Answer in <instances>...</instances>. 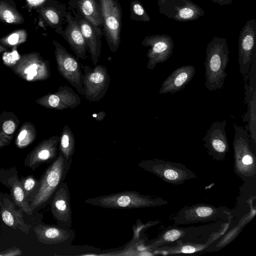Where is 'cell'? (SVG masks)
<instances>
[{
	"label": "cell",
	"instance_id": "obj_16",
	"mask_svg": "<svg viewBox=\"0 0 256 256\" xmlns=\"http://www.w3.org/2000/svg\"><path fill=\"white\" fill-rule=\"evenodd\" d=\"M36 102L45 108L63 110L77 107L81 103V98L72 88L64 86H60L56 92L49 93Z\"/></svg>",
	"mask_w": 256,
	"mask_h": 256
},
{
	"label": "cell",
	"instance_id": "obj_3",
	"mask_svg": "<svg viewBox=\"0 0 256 256\" xmlns=\"http://www.w3.org/2000/svg\"><path fill=\"white\" fill-rule=\"evenodd\" d=\"M160 198L141 194L136 191H124L86 199L84 202L106 208L132 209L154 206L164 204Z\"/></svg>",
	"mask_w": 256,
	"mask_h": 256
},
{
	"label": "cell",
	"instance_id": "obj_7",
	"mask_svg": "<svg viewBox=\"0 0 256 256\" xmlns=\"http://www.w3.org/2000/svg\"><path fill=\"white\" fill-rule=\"evenodd\" d=\"M84 72L82 78L84 96L90 102H99L106 94L110 82L107 68L100 64L94 68L85 66Z\"/></svg>",
	"mask_w": 256,
	"mask_h": 256
},
{
	"label": "cell",
	"instance_id": "obj_13",
	"mask_svg": "<svg viewBox=\"0 0 256 256\" xmlns=\"http://www.w3.org/2000/svg\"><path fill=\"white\" fill-rule=\"evenodd\" d=\"M142 44L150 47L146 54V68L150 70H154L156 64L166 61L172 55L174 48L172 39L167 34L146 36Z\"/></svg>",
	"mask_w": 256,
	"mask_h": 256
},
{
	"label": "cell",
	"instance_id": "obj_17",
	"mask_svg": "<svg viewBox=\"0 0 256 256\" xmlns=\"http://www.w3.org/2000/svg\"><path fill=\"white\" fill-rule=\"evenodd\" d=\"M66 23L64 28L58 34L68 42L76 58L86 59L88 47L77 20L70 11H68Z\"/></svg>",
	"mask_w": 256,
	"mask_h": 256
},
{
	"label": "cell",
	"instance_id": "obj_4",
	"mask_svg": "<svg viewBox=\"0 0 256 256\" xmlns=\"http://www.w3.org/2000/svg\"><path fill=\"white\" fill-rule=\"evenodd\" d=\"M233 126L235 168L240 176H251L256 172V156L248 131L242 126L234 123H233Z\"/></svg>",
	"mask_w": 256,
	"mask_h": 256
},
{
	"label": "cell",
	"instance_id": "obj_18",
	"mask_svg": "<svg viewBox=\"0 0 256 256\" xmlns=\"http://www.w3.org/2000/svg\"><path fill=\"white\" fill-rule=\"evenodd\" d=\"M60 136H52L40 142L27 156L24 164L35 170L40 165L54 161L58 156Z\"/></svg>",
	"mask_w": 256,
	"mask_h": 256
},
{
	"label": "cell",
	"instance_id": "obj_19",
	"mask_svg": "<svg viewBox=\"0 0 256 256\" xmlns=\"http://www.w3.org/2000/svg\"><path fill=\"white\" fill-rule=\"evenodd\" d=\"M34 231L38 241L46 244H69L75 237V232L71 228L58 225L40 224L34 228Z\"/></svg>",
	"mask_w": 256,
	"mask_h": 256
},
{
	"label": "cell",
	"instance_id": "obj_21",
	"mask_svg": "<svg viewBox=\"0 0 256 256\" xmlns=\"http://www.w3.org/2000/svg\"><path fill=\"white\" fill-rule=\"evenodd\" d=\"M222 211L206 204H198L180 210L176 216L177 223L190 224L216 219Z\"/></svg>",
	"mask_w": 256,
	"mask_h": 256
},
{
	"label": "cell",
	"instance_id": "obj_6",
	"mask_svg": "<svg viewBox=\"0 0 256 256\" xmlns=\"http://www.w3.org/2000/svg\"><path fill=\"white\" fill-rule=\"evenodd\" d=\"M138 165L145 170L172 184H182L186 180L196 177L192 172L184 165L163 160L154 158L142 160Z\"/></svg>",
	"mask_w": 256,
	"mask_h": 256
},
{
	"label": "cell",
	"instance_id": "obj_1",
	"mask_svg": "<svg viewBox=\"0 0 256 256\" xmlns=\"http://www.w3.org/2000/svg\"><path fill=\"white\" fill-rule=\"evenodd\" d=\"M206 54V87L208 91L220 90L227 76L225 70L229 61L226 40L214 36L208 44Z\"/></svg>",
	"mask_w": 256,
	"mask_h": 256
},
{
	"label": "cell",
	"instance_id": "obj_31",
	"mask_svg": "<svg viewBox=\"0 0 256 256\" xmlns=\"http://www.w3.org/2000/svg\"><path fill=\"white\" fill-rule=\"evenodd\" d=\"M27 36V33L24 30H18L2 38L0 40V42L8 46H16L24 42Z\"/></svg>",
	"mask_w": 256,
	"mask_h": 256
},
{
	"label": "cell",
	"instance_id": "obj_14",
	"mask_svg": "<svg viewBox=\"0 0 256 256\" xmlns=\"http://www.w3.org/2000/svg\"><path fill=\"white\" fill-rule=\"evenodd\" d=\"M226 120L214 122L202 138L204 146L214 159L223 160L229 151L228 140L225 128Z\"/></svg>",
	"mask_w": 256,
	"mask_h": 256
},
{
	"label": "cell",
	"instance_id": "obj_27",
	"mask_svg": "<svg viewBox=\"0 0 256 256\" xmlns=\"http://www.w3.org/2000/svg\"><path fill=\"white\" fill-rule=\"evenodd\" d=\"M75 143L73 132L68 125H65L60 136L59 152L62 154L70 164L75 150Z\"/></svg>",
	"mask_w": 256,
	"mask_h": 256
},
{
	"label": "cell",
	"instance_id": "obj_5",
	"mask_svg": "<svg viewBox=\"0 0 256 256\" xmlns=\"http://www.w3.org/2000/svg\"><path fill=\"white\" fill-rule=\"evenodd\" d=\"M104 36L111 52L118 50L120 42L122 9L118 0H100Z\"/></svg>",
	"mask_w": 256,
	"mask_h": 256
},
{
	"label": "cell",
	"instance_id": "obj_2",
	"mask_svg": "<svg viewBox=\"0 0 256 256\" xmlns=\"http://www.w3.org/2000/svg\"><path fill=\"white\" fill-rule=\"evenodd\" d=\"M70 165L59 152L40 180L36 194L30 204L32 210L52 200L56 190L65 180Z\"/></svg>",
	"mask_w": 256,
	"mask_h": 256
},
{
	"label": "cell",
	"instance_id": "obj_24",
	"mask_svg": "<svg viewBox=\"0 0 256 256\" xmlns=\"http://www.w3.org/2000/svg\"><path fill=\"white\" fill-rule=\"evenodd\" d=\"M71 8L98 28L102 27V17L100 0H70Z\"/></svg>",
	"mask_w": 256,
	"mask_h": 256
},
{
	"label": "cell",
	"instance_id": "obj_22",
	"mask_svg": "<svg viewBox=\"0 0 256 256\" xmlns=\"http://www.w3.org/2000/svg\"><path fill=\"white\" fill-rule=\"evenodd\" d=\"M196 73L192 65L182 66L174 70L162 82L159 90L160 94H174L186 87Z\"/></svg>",
	"mask_w": 256,
	"mask_h": 256
},
{
	"label": "cell",
	"instance_id": "obj_30",
	"mask_svg": "<svg viewBox=\"0 0 256 256\" xmlns=\"http://www.w3.org/2000/svg\"><path fill=\"white\" fill-rule=\"evenodd\" d=\"M34 130L29 125L22 126L16 141V145L18 148H26L32 142L36 136V131L32 132Z\"/></svg>",
	"mask_w": 256,
	"mask_h": 256
},
{
	"label": "cell",
	"instance_id": "obj_25",
	"mask_svg": "<svg viewBox=\"0 0 256 256\" xmlns=\"http://www.w3.org/2000/svg\"><path fill=\"white\" fill-rule=\"evenodd\" d=\"M22 211L21 208L16 210L15 204L8 198H4L2 202H0V215L3 222L6 226L27 234L30 228L24 222Z\"/></svg>",
	"mask_w": 256,
	"mask_h": 256
},
{
	"label": "cell",
	"instance_id": "obj_29",
	"mask_svg": "<svg viewBox=\"0 0 256 256\" xmlns=\"http://www.w3.org/2000/svg\"><path fill=\"white\" fill-rule=\"evenodd\" d=\"M130 19L144 22H148L150 20L142 4L138 0H132L130 2Z\"/></svg>",
	"mask_w": 256,
	"mask_h": 256
},
{
	"label": "cell",
	"instance_id": "obj_10",
	"mask_svg": "<svg viewBox=\"0 0 256 256\" xmlns=\"http://www.w3.org/2000/svg\"><path fill=\"white\" fill-rule=\"evenodd\" d=\"M256 20H248L240 32L238 38V63L244 78H247L252 60L256 56Z\"/></svg>",
	"mask_w": 256,
	"mask_h": 256
},
{
	"label": "cell",
	"instance_id": "obj_33",
	"mask_svg": "<svg viewBox=\"0 0 256 256\" xmlns=\"http://www.w3.org/2000/svg\"><path fill=\"white\" fill-rule=\"evenodd\" d=\"M183 232L178 229H171L165 232L160 238L156 240L151 246H156L162 244L164 242H171L178 239L182 235Z\"/></svg>",
	"mask_w": 256,
	"mask_h": 256
},
{
	"label": "cell",
	"instance_id": "obj_34",
	"mask_svg": "<svg viewBox=\"0 0 256 256\" xmlns=\"http://www.w3.org/2000/svg\"><path fill=\"white\" fill-rule=\"evenodd\" d=\"M173 250H171V252H179L184 254H190L200 249V246L196 247L190 244H183L181 245L180 247H176V249L173 248Z\"/></svg>",
	"mask_w": 256,
	"mask_h": 256
},
{
	"label": "cell",
	"instance_id": "obj_41",
	"mask_svg": "<svg viewBox=\"0 0 256 256\" xmlns=\"http://www.w3.org/2000/svg\"><path fill=\"white\" fill-rule=\"evenodd\" d=\"M6 50V49L5 48H4L2 46L0 45V53L5 52Z\"/></svg>",
	"mask_w": 256,
	"mask_h": 256
},
{
	"label": "cell",
	"instance_id": "obj_15",
	"mask_svg": "<svg viewBox=\"0 0 256 256\" xmlns=\"http://www.w3.org/2000/svg\"><path fill=\"white\" fill-rule=\"evenodd\" d=\"M50 210L58 225L70 228L72 225L70 196L68 184L62 182L51 200Z\"/></svg>",
	"mask_w": 256,
	"mask_h": 256
},
{
	"label": "cell",
	"instance_id": "obj_23",
	"mask_svg": "<svg viewBox=\"0 0 256 256\" xmlns=\"http://www.w3.org/2000/svg\"><path fill=\"white\" fill-rule=\"evenodd\" d=\"M42 18L46 24L58 34L63 29L67 14L65 4L54 0H48L40 10Z\"/></svg>",
	"mask_w": 256,
	"mask_h": 256
},
{
	"label": "cell",
	"instance_id": "obj_36",
	"mask_svg": "<svg viewBox=\"0 0 256 256\" xmlns=\"http://www.w3.org/2000/svg\"><path fill=\"white\" fill-rule=\"evenodd\" d=\"M22 254V250L18 248H8L5 250L0 252V256H16Z\"/></svg>",
	"mask_w": 256,
	"mask_h": 256
},
{
	"label": "cell",
	"instance_id": "obj_20",
	"mask_svg": "<svg viewBox=\"0 0 256 256\" xmlns=\"http://www.w3.org/2000/svg\"><path fill=\"white\" fill-rule=\"evenodd\" d=\"M74 14L87 44L92 64L95 66L99 60L101 52L102 38L104 36L102 30L93 26L74 10Z\"/></svg>",
	"mask_w": 256,
	"mask_h": 256
},
{
	"label": "cell",
	"instance_id": "obj_38",
	"mask_svg": "<svg viewBox=\"0 0 256 256\" xmlns=\"http://www.w3.org/2000/svg\"><path fill=\"white\" fill-rule=\"evenodd\" d=\"M106 116V112L100 111L92 114V116L97 121H102Z\"/></svg>",
	"mask_w": 256,
	"mask_h": 256
},
{
	"label": "cell",
	"instance_id": "obj_12",
	"mask_svg": "<svg viewBox=\"0 0 256 256\" xmlns=\"http://www.w3.org/2000/svg\"><path fill=\"white\" fill-rule=\"evenodd\" d=\"M14 72L28 81L46 80L50 76L49 62L44 60L38 53H32L20 56Z\"/></svg>",
	"mask_w": 256,
	"mask_h": 256
},
{
	"label": "cell",
	"instance_id": "obj_37",
	"mask_svg": "<svg viewBox=\"0 0 256 256\" xmlns=\"http://www.w3.org/2000/svg\"><path fill=\"white\" fill-rule=\"evenodd\" d=\"M16 128V125L12 120H6L3 124L2 129L4 132L8 134H12Z\"/></svg>",
	"mask_w": 256,
	"mask_h": 256
},
{
	"label": "cell",
	"instance_id": "obj_8",
	"mask_svg": "<svg viewBox=\"0 0 256 256\" xmlns=\"http://www.w3.org/2000/svg\"><path fill=\"white\" fill-rule=\"evenodd\" d=\"M52 43L55 46V58L59 73L75 88L78 94L84 96L82 74L78 59L56 40Z\"/></svg>",
	"mask_w": 256,
	"mask_h": 256
},
{
	"label": "cell",
	"instance_id": "obj_11",
	"mask_svg": "<svg viewBox=\"0 0 256 256\" xmlns=\"http://www.w3.org/2000/svg\"><path fill=\"white\" fill-rule=\"evenodd\" d=\"M159 12L166 17L178 22L196 20L204 11L190 0H158Z\"/></svg>",
	"mask_w": 256,
	"mask_h": 256
},
{
	"label": "cell",
	"instance_id": "obj_26",
	"mask_svg": "<svg viewBox=\"0 0 256 256\" xmlns=\"http://www.w3.org/2000/svg\"><path fill=\"white\" fill-rule=\"evenodd\" d=\"M4 184L8 186L10 191L14 203L26 214L32 215V210L29 200L26 198L23 190L21 182L16 175L8 178Z\"/></svg>",
	"mask_w": 256,
	"mask_h": 256
},
{
	"label": "cell",
	"instance_id": "obj_39",
	"mask_svg": "<svg viewBox=\"0 0 256 256\" xmlns=\"http://www.w3.org/2000/svg\"><path fill=\"white\" fill-rule=\"evenodd\" d=\"M214 2L218 4L220 6L227 5L231 4L233 0H211Z\"/></svg>",
	"mask_w": 256,
	"mask_h": 256
},
{
	"label": "cell",
	"instance_id": "obj_40",
	"mask_svg": "<svg viewBox=\"0 0 256 256\" xmlns=\"http://www.w3.org/2000/svg\"><path fill=\"white\" fill-rule=\"evenodd\" d=\"M46 0H28L30 4L34 5L42 4Z\"/></svg>",
	"mask_w": 256,
	"mask_h": 256
},
{
	"label": "cell",
	"instance_id": "obj_35",
	"mask_svg": "<svg viewBox=\"0 0 256 256\" xmlns=\"http://www.w3.org/2000/svg\"><path fill=\"white\" fill-rule=\"evenodd\" d=\"M20 56H18V52H13L11 53H8L6 54L4 56V61L5 62H7L9 64H14L18 60H19Z\"/></svg>",
	"mask_w": 256,
	"mask_h": 256
},
{
	"label": "cell",
	"instance_id": "obj_9",
	"mask_svg": "<svg viewBox=\"0 0 256 256\" xmlns=\"http://www.w3.org/2000/svg\"><path fill=\"white\" fill-rule=\"evenodd\" d=\"M244 102L247 105L246 112L242 116L244 122H248L244 128L248 132L250 144L256 150V56L251 64L247 78L244 80Z\"/></svg>",
	"mask_w": 256,
	"mask_h": 256
},
{
	"label": "cell",
	"instance_id": "obj_28",
	"mask_svg": "<svg viewBox=\"0 0 256 256\" xmlns=\"http://www.w3.org/2000/svg\"><path fill=\"white\" fill-rule=\"evenodd\" d=\"M0 20L8 24H16L24 21L22 14L6 0H0Z\"/></svg>",
	"mask_w": 256,
	"mask_h": 256
},
{
	"label": "cell",
	"instance_id": "obj_32",
	"mask_svg": "<svg viewBox=\"0 0 256 256\" xmlns=\"http://www.w3.org/2000/svg\"><path fill=\"white\" fill-rule=\"evenodd\" d=\"M20 182L26 196L29 200L32 192L36 188H38L40 181L38 182L33 176L31 175L22 178Z\"/></svg>",
	"mask_w": 256,
	"mask_h": 256
}]
</instances>
